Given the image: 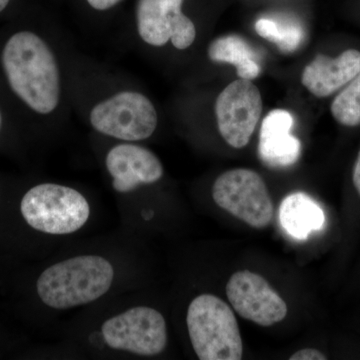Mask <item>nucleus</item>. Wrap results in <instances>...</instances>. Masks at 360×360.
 Here are the masks:
<instances>
[{"mask_svg": "<svg viewBox=\"0 0 360 360\" xmlns=\"http://www.w3.org/2000/svg\"><path fill=\"white\" fill-rule=\"evenodd\" d=\"M20 212L35 231L63 236L79 231L89 219V202L82 193L60 184H42L23 195Z\"/></svg>", "mask_w": 360, "mask_h": 360, "instance_id": "nucleus-4", "label": "nucleus"}, {"mask_svg": "<svg viewBox=\"0 0 360 360\" xmlns=\"http://www.w3.org/2000/svg\"><path fill=\"white\" fill-rule=\"evenodd\" d=\"M184 0H137L135 22L144 44L162 47L168 42L179 51L189 49L196 39L193 21L182 13Z\"/></svg>", "mask_w": 360, "mask_h": 360, "instance_id": "nucleus-8", "label": "nucleus"}, {"mask_svg": "<svg viewBox=\"0 0 360 360\" xmlns=\"http://www.w3.org/2000/svg\"><path fill=\"white\" fill-rule=\"evenodd\" d=\"M189 338L200 360H239L243 345L238 319L221 298L198 295L186 315Z\"/></svg>", "mask_w": 360, "mask_h": 360, "instance_id": "nucleus-3", "label": "nucleus"}, {"mask_svg": "<svg viewBox=\"0 0 360 360\" xmlns=\"http://www.w3.org/2000/svg\"><path fill=\"white\" fill-rule=\"evenodd\" d=\"M9 1H11V0H0V13L6 8L7 6H8Z\"/></svg>", "mask_w": 360, "mask_h": 360, "instance_id": "nucleus-21", "label": "nucleus"}, {"mask_svg": "<svg viewBox=\"0 0 360 360\" xmlns=\"http://www.w3.org/2000/svg\"><path fill=\"white\" fill-rule=\"evenodd\" d=\"M105 165L112 186L127 193L141 184H155L163 176L162 163L149 149L132 142L118 144L108 151Z\"/></svg>", "mask_w": 360, "mask_h": 360, "instance_id": "nucleus-11", "label": "nucleus"}, {"mask_svg": "<svg viewBox=\"0 0 360 360\" xmlns=\"http://www.w3.org/2000/svg\"><path fill=\"white\" fill-rule=\"evenodd\" d=\"M293 117L284 110L270 111L260 129L258 153L260 160L270 167H286L297 161L300 141L290 134Z\"/></svg>", "mask_w": 360, "mask_h": 360, "instance_id": "nucleus-13", "label": "nucleus"}, {"mask_svg": "<svg viewBox=\"0 0 360 360\" xmlns=\"http://www.w3.org/2000/svg\"><path fill=\"white\" fill-rule=\"evenodd\" d=\"M92 129L124 142L146 141L158 124L155 104L136 90L115 92L92 106L89 115Z\"/></svg>", "mask_w": 360, "mask_h": 360, "instance_id": "nucleus-5", "label": "nucleus"}, {"mask_svg": "<svg viewBox=\"0 0 360 360\" xmlns=\"http://www.w3.org/2000/svg\"><path fill=\"white\" fill-rule=\"evenodd\" d=\"M331 113L345 127L360 125V72L333 101Z\"/></svg>", "mask_w": 360, "mask_h": 360, "instance_id": "nucleus-17", "label": "nucleus"}, {"mask_svg": "<svg viewBox=\"0 0 360 360\" xmlns=\"http://www.w3.org/2000/svg\"><path fill=\"white\" fill-rule=\"evenodd\" d=\"M255 30L260 37L278 45L283 51H295L303 40L302 28L295 23L260 18L255 23Z\"/></svg>", "mask_w": 360, "mask_h": 360, "instance_id": "nucleus-16", "label": "nucleus"}, {"mask_svg": "<svg viewBox=\"0 0 360 360\" xmlns=\"http://www.w3.org/2000/svg\"><path fill=\"white\" fill-rule=\"evenodd\" d=\"M352 180H354L355 188H356L357 193H359L360 195V150L359 156H357L356 162H355L354 165Z\"/></svg>", "mask_w": 360, "mask_h": 360, "instance_id": "nucleus-20", "label": "nucleus"}, {"mask_svg": "<svg viewBox=\"0 0 360 360\" xmlns=\"http://www.w3.org/2000/svg\"><path fill=\"white\" fill-rule=\"evenodd\" d=\"M212 198L220 208L253 229H264L274 219L269 188L255 170L234 168L220 174L213 184Z\"/></svg>", "mask_w": 360, "mask_h": 360, "instance_id": "nucleus-6", "label": "nucleus"}, {"mask_svg": "<svg viewBox=\"0 0 360 360\" xmlns=\"http://www.w3.org/2000/svg\"><path fill=\"white\" fill-rule=\"evenodd\" d=\"M0 127H1V113H0Z\"/></svg>", "mask_w": 360, "mask_h": 360, "instance_id": "nucleus-22", "label": "nucleus"}, {"mask_svg": "<svg viewBox=\"0 0 360 360\" xmlns=\"http://www.w3.org/2000/svg\"><path fill=\"white\" fill-rule=\"evenodd\" d=\"M360 72V52L349 49L335 58L319 54L305 66L303 86L317 97L331 96L349 84Z\"/></svg>", "mask_w": 360, "mask_h": 360, "instance_id": "nucleus-12", "label": "nucleus"}, {"mask_svg": "<svg viewBox=\"0 0 360 360\" xmlns=\"http://www.w3.org/2000/svg\"><path fill=\"white\" fill-rule=\"evenodd\" d=\"M9 86L27 108L40 115L58 110L63 99V75L58 56L40 35L14 33L1 54Z\"/></svg>", "mask_w": 360, "mask_h": 360, "instance_id": "nucleus-1", "label": "nucleus"}, {"mask_svg": "<svg viewBox=\"0 0 360 360\" xmlns=\"http://www.w3.org/2000/svg\"><path fill=\"white\" fill-rule=\"evenodd\" d=\"M115 278V269L105 258L80 255L49 266L40 274L37 293L47 307L68 309L96 302L105 295Z\"/></svg>", "mask_w": 360, "mask_h": 360, "instance_id": "nucleus-2", "label": "nucleus"}, {"mask_svg": "<svg viewBox=\"0 0 360 360\" xmlns=\"http://www.w3.org/2000/svg\"><path fill=\"white\" fill-rule=\"evenodd\" d=\"M226 295L243 319L260 326H274L288 314V305L269 281L250 270L232 274L226 284Z\"/></svg>", "mask_w": 360, "mask_h": 360, "instance_id": "nucleus-10", "label": "nucleus"}, {"mask_svg": "<svg viewBox=\"0 0 360 360\" xmlns=\"http://www.w3.org/2000/svg\"><path fill=\"white\" fill-rule=\"evenodd\" d=\"M103 335L110 348L153 356L167 345V326L160 311L148 307H132L103 324Z\"/></svg>", "mask_w": 360, "mask_h": 360, "instance_id": "nucleus-7", "label": "nucleus"}, {"mask_svg": "<svg viewBox=\"0 0 360 360\" xmlns=\"http://www.w3.org/2000/svg\"><path fill=\"white\" fill-rule=\"evenodd\" d=\"M262 113V94L251 80L239 78L231 82L220 92L215 103L220 134L234 148L248 146Z\"/></svg>", "mask_w": 360, "mask_h": 360, "instance_id": "nucleus-9", "label": "nucleus"}, {"mask_svg": "<svg viewBox=\"0 0 360 360\" xmlns=\"http://www.w3.org/2000/svg\"><path fill=\"white\" fill-rule=\"evenodd\" d=\"M207 53L214 63H231L236 66L241 79H255L262 71L257 52L238 35H226L213 40Z\"/></svg>", "mask_w": 360, "mask_h": 360, "instance_id": "nucleus-15", "label": "nucleus"}, {"mask_svg": "<svg viewBox=\"0 0 360 360\" xmlns=\"http://www.w3.org/2000/svg\"><path fill=\"white\" fill-rule=\"evenodd\" d=\"M290 360H326V355L315 348H303L290 357Z\"/></svg>", "mask_w": 360, "mask_h": 360, "instance_id": "nucleus-18", "label": "nucleus"}, {"mask_svg": "<svg viewBox=\"0 0 360 360\" xmlns=\"http://www.w3.org/2000/svg\"><path fill=\"white\" fill-rule=\"evenodd\" d=\"M122 0H86L91 8L97 11H106L113 8L122 2Z\"/></svg>", "mask_w": 360, "mask_h": 360, "instance_id": "nucleus-19", "label": "nucleus"}, {"mask_svg": "<svg viewBox=\"0 0 360 360\" xmlns=\"http://www.w3.org/2000/svg\"><path fill=\"white\" fill-rule=\"evenodd\" d=\"M281 226L296 239L309 238L324 224V213L307 194L291 193L284 198L279 208Z\"/></svg>", "mask_w": 360, "mask_h": 360, "instance_id": "nucleus-14", "label": "nucleus"}]
</instances>
